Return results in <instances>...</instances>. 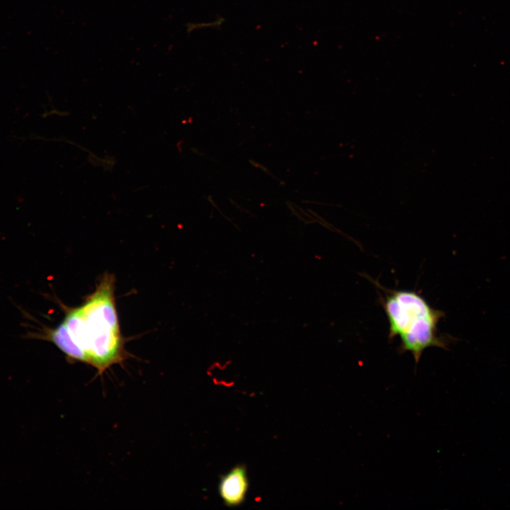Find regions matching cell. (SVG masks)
Returning a JSON list of instances; mask_svg holds the SVG:
<instances>
[{"instance_id":"1","label":"cell","mask_w":510,"mask_h":510,"mask_svg":"<svg viewBox=\"0 0 510 510\" xmlns=\"http://www.w3.org/2000/svg\"><path fill=\"white\" fill-rule=\"evenodd\" d=\"M114 290V276L105 273L81 305L64 307L63 321L55 328L44 329L39 338L55 344L69 363L94 367L98 375L122 364L130 354L120 329Z\"/></svg>"},{"instance_id":"2","label":"cell","mask_w":510,"mask_h":510,"mask_svg":"<svg viewBox=\"0 0 510 510\" xmlns=\"http://www.w3.org/2000/svg\"><path fill=\"white\" fill-rule=\"evenodd\" d=\"M384 292L380 303L389 324L388 337H398L400 353L409 352L415 364L430 347L448 350L452 339L438 333V324L444 312L431 307L419 293L413 290L387 289L373 281Z\"/></svg>"},{"instance_id":"3","label":"cell","mask_w":510,"mask_h":510,"mask_svg":"<svg viewBox=\"0 0 510 510\" xmlns=\"http://www.w3.org/2000/svg\"><path fill=\"white\" fill-rule=\"evenodd\" d=\"M248 489L249 480L244 465H237L220 477L218 492L227 506L242 505L246 499Z\"/></svg>"}]
</instances>
